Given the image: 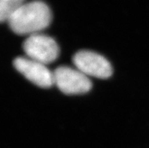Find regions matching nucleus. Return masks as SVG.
Wrapping results in <instances>:
<instances>
[{
  "mask_svg": "<svg viewBox=\"0 0 149 148\" xmlns=\"http://www.w3.org/2000/svg\"><path fill=\"white\" fill-rule=\"evenodd\" d=\"M23 49L27 58L45 65L56 60L59 54L55 40L40 33L29 36L23 44Z\"/></svg>",
  "mask_w": 149,
  "mask_h": 148,
  "instance_id": "obj_2",
  "label": "nucleus"
},
{
  "mask_svg": "<svg viewBox=\"0 0 149 148\" xmlns=\"http://www.w3.org/2000/svg\"><path fill=\"white\" fill-rule=\"evenodd\" d=\"M14 66L17 71L31 83L41 88H49L54 85V74L40 62L29 58L19 57L14 60Z\"/></svg>",
  "mask_w": 149,
  "mask_h": 148,
  "instance_id": "obj_5",
  "label": "nucleus"
},
{
  "mask_svg": "<svg viewBox=\"0 0 149 148\" xmlns=\"http://www.w3.org/2000/svg\"><path fill=\"white\" fill-rule=\"evenodd\" d=\"M51 20L49 6L42 2L34 1L24 2L15 11L8 24L15 33L31 36L46 28Z\"/></svg>",
  "mask_w": 149,
  "mask_h": 148,
  "instance_id": "obj_1",
  "label": "nucleus"
},
{
  "mask_svg": "<svg viewBox=\"0 0 149 148\" xmlns=\"http://www.w3.org/2000/svg\"><path fill=\"white\" fill-rule=\"evenodd\" d=\"M24 2L22 0H0V22H8Z\"/></svg>",
  "mask_w": 149,
  "mask_h": 148,
  "instance_id": "obj_6",
  "label": "nucleus"
},
{
  "mask_svg": "<svg viewBox=\"0 0 149 148\" xmlns=\"http://www.w3.org/2000/svg\"><path fill=\"white\" fill-rule=\"evenodd\" d=\"M73 62L77 69L86 76L107 79L112 74V67L104 57L91 51H80L74 54Z\"/></svg>",
  "mask_w": 149,
  "mask_h": 148,
  "instance_id": "obj_4",
  "label": "nucleus"
},
{
  "mask_svg": "<svg viewBox=\"0 0 149 148\" xmlns=\"http://www.w3.org/2000/svg\"><path fill=\"white\" fill-rule=\"evenodd\" d=\"M54 84L66 94H84L92 88L87 76L77 69L61 66L53 72Z\"/></svg>",
  "mask_w": 149,
  "mask_h": 148,
  "instance_id": "obj_3",
  "label": "nucleus"
}]
</instances>
